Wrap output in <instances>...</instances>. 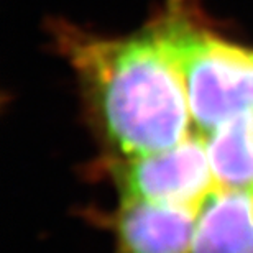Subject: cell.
<instances>
[{
	"label": "cell",
	"instance_id": "cell-1",
	"mask_svg": "<svg viewBox=\"0 0 253 253\" xmlns=\"http://www.w3.org/2000/svg\"><path fill=\"white\" fill-rule=\"evenodd\" d=\"M58 42L124 158L169 148L196 131L183 76L153 23L120 38L66 25Z\"/></svg>",
	"mask_w": 253,
	"mask_h": 253
},
{
	"label": "cell",
	"instance_id": "cell-2",
	"mask_svg": "<svg viewBox=\"0 0 253 253\" xmlns=\"http://www.w3.org/2000/svg\"><path fill=\"white\" fill-rule=\"evenodd\" d=\"M153 25L183 76L197 133L252 112L253 48L214 33L188 0H168Z\"/></svg>",
	"mask_w": 253,
	"mask_h": 253
},
{
	"label": "cell",
	"instance_id": "cell-3",
	"mask_svg": "<svg viewBox=\"0 0 253 253\" xmlns=\"http://www.w3.org/2000/svg\"><path fill=\"white\" fill-rule=\"evenodd\" d=\"M117 181L122 197L174 206L204 207L219 189L206 135L197 131L169 148L124 158Z\"/></svg>",
	"mask_w": 253,
	"mask_h": 253
},
{
	"label": "cell",
	"instance_id": "cell-4",
	"mask_svg": "<svg viewBox=\"0 0 253 253\" xmlns=\"http://www.w3.org/2000/svg\"><path fill=\"white\" fill-rule=\"evenodd\" d=\"M202 207L122 197L117 212L119 253H192Z\"/></svg>",
	"mask_w": 253,
	"mask_h": 253
},
{
	"label": "cell",
	"instance_id": "cell-5",
	"mask_svg": "<svg viewBox=\"0 0 253 253\" xmlns=\"http://www.w3.org/2000/svg\"><path fill=\"white\" fill-rule=\"evenodd\" d=\"M192 253H253V184L219 188L202 207Z\"/></svg>",
	"mask_w": 253,
	"mask_h": 253
},
{
	"label": "cell",
	"instance_id": "cell-6",
	"mask_svg": "<svg viewBox=\"0 0 253 253\" xmlns=\"http://www.w3.org/2000/svg\"><path fill=\"white\" fill-rule=\"evenodd\" d=\"M219 188L253 184V110L206 136Z\"/></svg>",
	"mask_w": 253,
	"mask_h": 253
}]
</instances>
